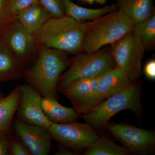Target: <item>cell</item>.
Returning <instances> with one entry per match:
<instances>
[{
    "label": "cell",
    "instance_id": "cell-13",
    "mask_svg": "<svg viewBox=\"0 0 155 155\" xmlns=\"http://www.w3.org/2000/svg\"><path fill=\"white\" fill-rule=\"evenodd\" d=\"M133 82L125 72L115 67L99 76V92L102 98L105 100L125 89Z\"/></svg>",
    "mask_w": 155,
    "mask_h": 155
},
{
    "label": "cell",
    "instance_id": "cell-3",
    "mask_svg": "<svg viewBox=\"0 0 155 155\" xmlns=\"http://www.w3.org/2000/svg\"><path fill=\"white\" fill-rule=\"evenodd\" d=\"M135 23L119 10L108 13L88 22L82 51L94 52L107 45H111L129 31Z\"/></svg>",
    "mask_w": 155,
    "mask_h": 155
},
{
    "label": "cell",
    "instance_id": "cell-4",
    "mask_svg": "<svg viewBox=\"0 0 155 155\" xmlns=\"http://www.w3.org/2000/svg\"><path fill=\"white\" fill-rule=\"evenodd\" d=\"M141 92L140 84L134 81L125 89L109 97L81 117L93 127H106L114 115L123 110H130L140 115L142 109Z\"/></svg>",
    "mask_w": 155,
    "mask_h": 155
},
{
    "label": "cell",
    "instance_id": "cell-26",
    "mask_svg": "<svg viewBox=\"0 0 155 155\" xmlns=\"http://www.w3.org/2000/svg\"><path fill=\"white\" fill-rule=\"evenodd\" d=\"M6 134L0 133V155L10 153L8 139Z\"/></svg>",
    "mask_w": 155,
    "mask_h": 155
},
{
    "label": "cell",
    "instance_id": "cell-16",
    "mask_svg": "<svg viewBox=\"0 0 155 155\" xmlns=\"http://www.w3.org/2000/svg\"><path fill=\"white\" fill-rule=\"evenodd\" d=\"M117 8L135 23H140L155 14L152 0H117Z\"/></svg>",
    "mask_w": 155,
    "mask_h": 155
},
{
    "label": "cell",
    "instance_id": "cell-1",
    "mask_svg": "<svg viewBox=\"0 0 155 155\" xmlns=\"http://www.w3.org/2000/svg\"><path fill=\"white\" fill-rule=\"evenodd\" d=\"M70 64L67 53L38 45L35 60L25 69L23 78L42 97L58 100V79Z\"/></svg>",
    "mask_w": 155,
    "mask_h": 155
},
{
    "label": "cell",
    "instance_id": "cell-2",
    "mask_svg": "<svg viewBox=\"0 0 155 155\" xmlns=\"http://www.w3.org/2000/svg\"><path fill=\"white\" fill-rule=\"evenodd\" d=\"M88 22H80L64 17L48 19L33 35L37 44L72 54L82 52Z\"/></svg>",
    "mask_w": 155,
    "mask_h": 155
},
{
    "label": "cell",
    "instance_id": "cell-23",
    "mask_svg": "<svg viewBox=\"0 0 155 155\" xmlns=\"http://www.w3.org/2000/svg\"><path fill=\"white\" fill-rule=\"evenodd\" d=\"M11 2L0 0V34L9 23L17 19L11 11Z\"/></svg>",
    "mask_w": 155,
    "mask_h": 155
},
{
    "label": "cell",
    "instance_id": "cell-22",
    "mask_svg": "<svg viewBox=\"0 0 155 155\" xmlns=\"http://www.w3.org/2000/svg\"><path fill=\"white\" fill-rule=\"evenodd\" d=\"M52 17L59 18L66 16L63 0H38Z\"/></svg>",
    "mask_w": 155,
    "mask_h": 155
},
{
    "label": "cell",
    "instance_id": "cell-28",
    "mask_svg": "<svg viewBox=\"0 0 155 155\" xmlns=\"http://www.w3.org/2000/svg\"><path fill=\"white\" fill-rule=\"evenodd\" d=\"M54 155H76L75 153L72 152V150H69L60 148L54 153Z\"/></svg>",
    "mask_w": 155,
    "mask_h": 155
},
{
    "label": "cell",
    "instance_id": "cell-11",
    "mask_svg": "<svg viewBox=\"0 0 155 155\" xmlns=\"http://www.w3.org/2000/svg\"><path fill=\"white\" fill-rule=\"evenodd\" d=\"M20 102L16 111V118L31 125H39L49 129L52 123L45 116L41 101L42 97L30 84L20 85Z\"/></svg>",
    "mask_w": 155,
    "mask_h": 155
},
{
    "label": "cell",
    "instance_id": "cell-10",
    "mask_svg": "<svg viewBox=\"0 0 155 155\" xmlns=\"http://www.w3.org/2000/svg\"><path fill=\"white\" fill-rule=\"evenodd\" d=\"M98 77L78 79L61 92L71 102L78 114L88 113L104 101L99 92Z\"/></svg>",
    "mask_w": 155,
    "mask_h": 155
},
{
    "label": "cell",
    "instance_id": "cell-5",
    "mask_svg": "<svg viewBox=\"0 0 155 155\" xmlns=\"http://www.w3.org/2000/svg\"><path fill=\"white\" fill-rule=\"evenodd\" d=\"M70 60L69 69L58 79V91L61 92L78 79L98 77L116 67L110 51L107 49L78 54Z\"/></svg>",
    "mask_w": 155,
    "mask_h": 155
},
{
    "label": "cell",
    "instance_id": "cell-19",
    "mask_svg": "<svg viewBox=\"0 0 155 155\" xmlns=\"http://www.w3.org/2000/svg\"><path fill=\"white\" fill-rule=\"evenodd\" d=\"M66 16L71 17L78 22H84L87 20H93L117 10L116 4L107 6L98 9H91L78 5L71 0H63Z\"/></svg>",
    "mask_w": 155,
    "mask_h": 155
},
{
    "label": "cell",
    "instance_id": "cell-24",
    "mask_svg": "<svg viewBox=\"0 0 155 155\" xmlns=\"http://www.w3.org/2000/svg\"><path fill=\"white\" fill-rule=\"evenodd\" d=\"M8 139L9 151L13 155H31L27 148L14 131Z\"/></svg>",
    "mask_w": 155,
    "mask_h": 155
},
{
    "label": "cell",
    "instance_id": "cell-12",
    "mask_svg": "<svg viewBox=\"0 0 155 155\" xmlns=\"http://www.w3.org/2000/svg\"><path fill=\"white\" fill-rule=\"evenodd\" d=\"M14 131L31 155H47L52 140L49 130L45 127L25 123L14 118Z\"/></svg>",
    "mask_w": 155,
    "mask_h": 155
},
{
    "label": "cell",
    "instance_id": "cell-29",
    "mask_svg": "<svg viewBox=\"0 0 155 155\" xmlns=\"http://www.w3.org/2000/svg\"><path fill=\"white\" fill-rule=\"evenodd\" d=\"M83 1L90 4H93L94 2V0H83Z\"/></svg>",
    "mask_w": 155,
    "mask_h": 155
},
{
    "label": "cell",
    "instance_id": "cell-30",
    "mask_svg": "<svg viewBox=\"0 0 155 155\" xmlns=\"http://www.w3.org/2000/svg\"><path fill=\"white\" fill-rule=\"evenodd\" d=\"M107 0H94V2H97L101 3V4H103Z\"/></svg>",
    "mask_w": 155,
    "mask_h": 155
},
{
    "label": "cell",
    "instance_id": "cell-14",
    "mask_svg": "<svg viewBox=\"0 0 155 155\" xmlns=\"http://www.w3.org/2000/svg\"><path fill=\"white\" fill-rule=\"evenodd\" d=\"M41 105L45 116L51 123L66 124L81 117L75 109L62 105L54 98L42 97Z\"/></svg>",
    "mask_w": 155,
    "mask_h": 155
},
{
    "label": "cell",
    "instance_id": "cell-17",
    "mask_svg": "<svg viewBox=\"0 0 155 155\" xmlns=\"http://www.w3.org/2000/svg\"><path fill=\"white\" fill-rule=\"evenodd\" d=\"M20 85L18 84L8 96L0 99V133L8 134L20 102Z\"/></svg>",
    "mask_w": 155,
    "mask_h": 155
},
{
    "label": "cell",
    "instance_id": "cell-7",
    "mask_svg": "<svg viewBox=\"0 0 155 155\" xmlns=\"http://www.w3.org/2000/svg\"><path fill=\"white\" fill-rule=\"evenodd\" d=\"M0 42L26 67L35 60L38 44L33 35L23 27L17 18L9 23L0 34Z\"/></svg>",
    "mask_w": 155,
    "mask_h": 155
},
{
    "label": "cell",
    "instance_id": "cell-8",
    "mask_svg": "<svg viewBox=\"0 0 155 155\" xmlns=\"http://www.w3.org/2000/svg\"><path fill=\"white\" fill-rule=\"evenodd\" d=\"M49 130L52 140L78 150L88 148L99 137L91 125L76 121L66 124L52 123Z\"/></svg>",
    "mask_w": 155,
    "mask_h": 155
},
{
    "label": "cell",
    "instance_id": "cell-25",
    "mask_svg": "<svg viewBox=\"0 0 155 155\" xmlns=\"http://www.w3.org/2000/svg\"><path fill=\"white\" fill-rule=\"evenodd\" d=\"M38 2V0H11V8L14 15L17 17L21 10Z\"/></svg>",
    "mask_w": 155,
    "mask_h": 155
},
{
    "label": "cell",
    "instance_id": "cell-27",
    "mask_svg": "<svg viewBox=\"0 0 155 155\" xmlns=\"http://www.w3.org/2000/svg\"><path fill=\"white\" fill-rule=\"evenodd\" d=\"M144 72L146 76L151 80L155 79V61L152 60L146 64L144 68Z\"/></svg>",
    "mask_w": 155,
    "mask_h": 155
},
{
    "label": "cell",
    "instance_id": "cell-6",
    "mask_svg": "<svg viewBox=\"0 0 155 155\" xmlns=\"http://www.w3.org/2000/svg\"><path fill=\"white\" fill-rule=\"evenodd\" d=\"M110 45L116 67L125 72L132 81H136L142 74V60L145 50L138 34L134 29Z\"/></svg>",
    "mask_w": 155,
    "mask_h": 155
},
{
    "label": "cell",
    "instance_id": "cell-21",
    "mask_svg": "<svg viewBox=\"0 0 155 155\" xmlns=\"http://www.w3.org/2000/svg\"><path fill=\"white\" fill-rule=\"evenodd\" d=\"M134 30L140 38L145 49H153L155 45V14L140 23H135Z\"/></svg>",
    "mask_w": 155,
    "mask_h": 155
},
{
    "label": "cell",
    "instance_id": "cell-15",
    "mask_svg": "<svg viewBox=\"0 0 155 155\" xmlns=\"http://www.w3.org/2000/svg\"><path fill=\"white\" fill-rule=\"evenodd\" d=\"M26 68L0 42V81L19 80L23 78Z\"/></svg>",
    "mask_w": 155,
    "mask_h": 155
},
{
    "label": "cell",
    "instance_id": "cell-9",
    "mask_svg": "<svg viewBox=\"0 0 155 155\" xmlns=\"http://www.w3.org/2000/svg\"><path fill=\"white\" fill-rule=\"evenodd\" d=\"M106 127L131 153L147 154L154 149V130L142 129L124 123H108Z\"/></svg>",
    "mask_w": 155,
    "mask_h": 155
},
{
    "label": "cell",
    "instance_id": "cell-20",
    "mask_svg": "<svg viewBox=\"0 0 155 155\" xmlns=\"http://www.w3.org/2000/svg\"><path fill=\"white\" fill-rule=\"evenodd\" d=\"M131 153L110 139L100 137L84 153V155H129Z\"/></svg>",
    "mask_w": 155,
    "mask_h": 155
},
{
    "label": "cell",
    "instance_id": "cell-18",
    "mask_svg": "<svg viewBox=\"0 0 155 155\" xmlns=\"http://www.w3.org/2000/svg\"><path fill=\"white\" fill-rule=\"evenodd\" d=\"M51 17L38 2L21 10L17 15L19 22L32 35Z\"/></svg>",
    "mask_w": 155,
    "mask_h": 155
}]
</instances>
